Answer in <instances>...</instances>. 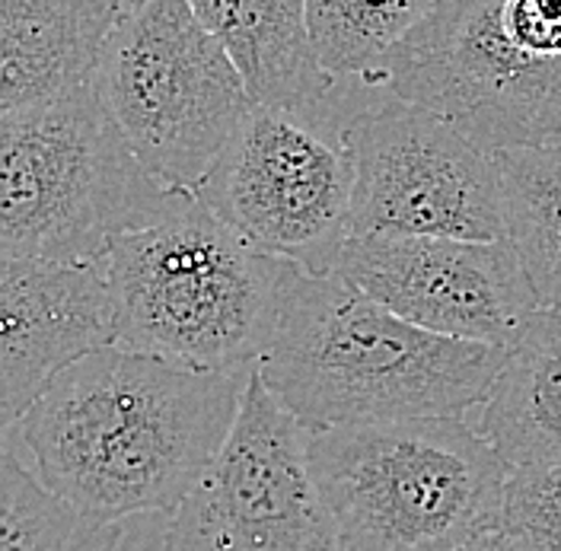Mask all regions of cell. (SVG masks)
<instances>
[{"label":"cell","mask_w":561,"mask_h":551,"mask_svg":"<svg viewBox=\"0 0 561 551\" xmlns=\"http://www.w3.org/2000/svg\"><path fill=\"white\" fill-rule=\"evenodd\" d=\"M335 275L427 332L479 345L514 347L539 310L507 240L351 237Z\"/></svg>","instance_id":"obj_11"},{"label":"cell","mask_w":561,"mask_h":551,"mask_svg":"<svg viewBox=\"0 0 561 551\" xmlns=\"http://www.w3.org/2000/svg\"><path fill=\"white\" fill-rule=\"evenodd\" d=\"M511 347L427 332L351 287L304 275L259 370L307 434L482 409Z\"/></svg>","instance_id":"obj_2"},{"label":"cell","mask_w":561,"mask_h":551,"mask_svg":"<svg viewBox=\"0 0 561 551\" xmlns=\"http://www.w3.org/2000/svg\"><path fill=\"white\" fill-rule=\"evenodd\" d=\"M501 532L520 551H561V466L511 472Z\"/></svg>","instance_id":"obj_19"},{"label":"cell","mask_w":561,"mask_h":551,"mask_svg":"<svg viewBox=\"0 0 561 551\" xmlns=\"http://www.w3.org/2000/svg\"><path fill=\"white\" fill-rule=\"evenodd\" d=\"M115 345L208 370H249L278 342L304 268L230 230L195 192L105 252Z\"/></svg>","instance_id":"obj_3"},{"label":"cell","mask_w":561,"mask_h":551,"mask_svg":"<svg viewBox=\"0 0 561 551\" xmlns=\"http://www.w3.org/2000/svg\"><path fill=\"white\" fill-rule=\"evenodd\" d=\"M511 469L561 466V310H536L479 414Z\"/></svg>","instance_id":"obj_15"},{"label":"cell","mask_w":561,"mask_h":551,"mask_svg":"<svg viewBox=\"0 0 561 551\" xmlns=\"http://www.w3.org/2000/svg\"><path fill=\"white\" fill-rule=\"evenodd\" d=\"M140 3H144V0H125V7H128V10H131V7H140Z\"/></svg>","instance_id":"obj_22"},{"label":"cell","mask_w":561,"mask_h":551,"mask_svg":"<svg viewBox=\"0 0 561 551\" xmlns=\"http://www.w3.org/2000/svg\"><path fill=\"white\" fill-rule=\"evenodd\" d=\"M252 370L108 345L55 379L7 437L73 507L112 523L167 517L227 444Z\"/></svg>","instance_id":"obj_1"},{"label":"cell","mask_w":561,"mask_h":551,"mask_svg":"<svg viewBox=\"0 0 561 551\" xmlns=\"http://www.w3.org/2000/svg\"><path fill=\"white\" fill-rule=\"evenodd\" d=\"M131 523H112L73 507L26 469L10 437L3 440L0 551H160V523L153 536H138Z\"/></svg>","instance_id":"obj_16"},{"label":"cell","mask_w":561,"mask_h":551,"mask_svg":"<svg viewBox=\"0 0 561 551\" xmlns=\"http://www.w3.org/2000/svg\"><path fill=\"white\" fill-rule=\"evenodd\" d=\"M307 447L348 551H456L501 529L514 469L462 417L335 427Z\"/></svg>","instance_id":"obj_4"},{"label":"cell","mask_w":561,"mask_h":551,"mask_svg":"<svg viewBox=\"0 0 561 551\" xmlns=\"http://www.w3.org/2000/svg\"><path fill=\"white\" fill-rule=\"evenodd\" d=\"M167 188L108 118L96 83L0 112V255L87 262L157 223Z\"/></svg>","instance_id":"obj_5"},{"label":"cell","mask_w":561,"mask_h":551,"mask_svg":"<svg viewBox=\"0 0 561 551\" xmlns=\"http://www.w3.org/2000/svg\"><path fill=\"white\" fill-rule=\"evenodd\" d=\"M243 73L255 105L310 112L335 77L322 68L310 33V0H188Z\"/></svg>","instance_id":"obj_14"},{"label":"cell","mask_w":561,"mask_h":551,"mask_svg":"<svg viewBox=\"0 0 561 551\" xmlns=\"http://www.w3.org/2000/svg\"><path fill=\"white\" fill-rule=\"evenodd\" d=\"M160 551H348L313 479L307 431L259 364L205 479L160 519Z\"/></svg>","instance_id":"obj_9"},{"label":"cell","mask_w":561,"mask_h":551,"mask_svg":"<svg viewBox=\"0 0 561 551\" xmlns=\"http://www.w3.org/2000/svg\"><path fill=\"white\" fill-rule=\"evenodd\" d=\"M108 259H0V412L16 424L77 360L115 345Z\"/></svg>","instance_id":"obj_12"},{"label":"cell","mask_w":561,"mask_h":551,"mask_svg":"<svg viewBox=\"0 0 561 551\" xmlns=\"http://www.w3.org/2000/svg\"><path fill=\"white\" fill-rule=\"evenodd\" d=\"M195 195L252 245L307 275H335L351 240L354 163L345 138L316 128L310 112L252 105Z\"/></svg>","instance_id":"obj_8"},{"label":"cell","mask_w":561,"mask_h":551,"mask_svg":"<svg viewBox=\"0 0 561 551\" xmlns=\"http://www.w3.org/2000/svg\"><path fill=\"white\" fill-rule=\"evenodd\" d=\"M125 10V0H0V112L90 83Z\"/></svg>","instance_id":"obj_13"},{"label":"cell","mask_w":561,"mask_h":551,"mask_svg":"<svg viewBox=\"0 0 561 551\" xmlns=\"http://www.w3.org/2000/svg\"><path fill=\"white\" fill-rule=\"evenodd\" d=\"M504 240L514 245L539 310H561V140L497 153Z\"/></svg>","instance_id":"obj_17"},{"label":"cell","mask_w":561,"mask_h":551,"mask_svg":"<svg viewBox=\"0 0 561 551\" xmlns=\"http://www.w3.org/2000/svg\"><path fill=\"white\" fill-rule=\"evenodd\" d=\"M456 551H520L501 529H491V532H482V536H476L472 542H466L462 549Z\"/></svg>","instance_id":"obj_21"},{"label":"cell","mask_w":561,"mask_h":551,"mask_svg":"<svg viewBox=\"0 0 561 551\" xmlns=\"http://www.w3.org/2000/svg\"><path fill=\"white\" fill-rule=\"evenodd\" d=\"M437 0H310V33L332 77L383 80L392 48L434 10Z\"/></svg>","instance_id":"obj_18"},{"label":"cell","mask_w":561,"mask_h":551,"mask_svg":"<svg viewBox=\"0 0 561 551\" xmlns=\"http://www.w3.org/2000/svg\"><path fill=\"white\" fill-rule=\"evenodd\" d=\"M354 163L351 237L504 240L497 153L419 105L389 103L342 128Z\"/></svg>","instance_id":"obj_10"},{"label":"cell","mask_w":561,"mask_h":551,"mask_svg":"<svg viewBox=\"0 0 561 551\" xmlns=\"http://www.w3.org/2000/svg\"><path fill=\"white\" fill-rule=\"evenodd\" d=\"M507 35L539 58H561V0H504Z\"/></svg>","instance_id":"obj_20"},{"label":"cell","mask_w":561,"mask_h":551,"mask_svg":"<svg viewBox=\"0 0 561 551\" xmlns=\"http://www.w3.org/2000/svg\"><path fill=\"white\" fill-rule=\"evenodd\" d=\"M380 83L489 153L561 140V58L507 35L504 0H437L392 48Z\"/></svg>","instance_id":"obj_7"},{"label":"cell","mask_w":561,"mask_h":551,"mask_svg":"<svg viewBox=\"0 0 561 551\" xmlns=\"http://www.w3.org/2000/svg\"><path fill=\"white\" fill-rule=\"evenodd\" d=\"M93 83L140 163L175 192H195L255 105L188 0L125 10Z\"/></svg>","instance_id":"obj_6"}]
</instances>
